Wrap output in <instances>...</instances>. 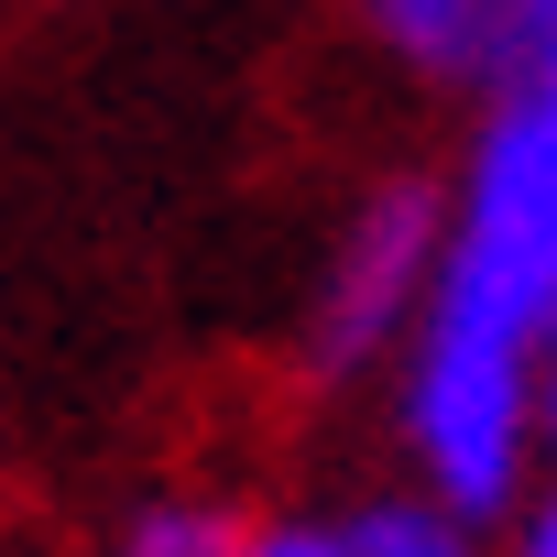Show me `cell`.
I'll list each match as a JSON object with an SVG mask.
<instances>
[{"label":"cell","mask_w":557,"mask_h":557,"mask_svg":"<svg viewBox=\"0 0 557 557\" xmlns=\"http://www.w3.org/2000/svg\"><path fill=\"white\" fill-rule=\"evenodd\" d=\"M546 329H557V77H492L459 164L437 175V273L383 361L405 481L503 524L546 459Z\"/></svg>","instance_id":"obj_1"},{"label":"cell","mask_w":557,"mask_h":557,"mask_svg":"<svg viewBox=\"0 0 557 557\" xmlns=\"http://www.w3.org/2000/svg\"><path fill=\"white\" fill-rule=\"evenodd\" d=\"M426 273H437V175H372L307 262L296 361L318 383H383V361L426 307Z\"/></svg>","instance_id":"obj_2"},{"label":"cell","mask_w":557,"mask_h":557,"mask_svg":"<svg viewBox=\"0 0 557 557\" xmlns=\"http://www.w3.org/2000/svg\"><path fill=\"white\" fill-rule=\"evenodd\" d=\"M350 23L416 88H492V0H350Z\"/></svg>","instance_id":"obj_3"},{"label":"cell","mask_w":557,"mask_h":557,"mask_svg":"<svg viewBox=\"0 0 557 557\" xmlns=\"http://www.w3.org/2000/svg\"><path fill=\"white\" fill-rule=\"evenodd\" d=\"M329 535H339V557H492V524L437 503V492H416V481L329 503Z\"/></svg>","instance_id":"obj_4"},{"label":"cell","mask_w":557,"mask_h":557,"mask_svg":"<svg viewBox=\"0 0 557 557\" xmlns=\"http://www.w3.org/2000/svg\"><path fill=\"white\" fill-rule=\"evenodd\" d=\"M230 535H240V503H219L197 481H164V492L110 513L99 557H230Z\"/></svg>","instance_id":"obj_5"},{"label":"cell","mask_w":557,"mask_h":557,"mask_svg":"<svg viewBox=\"0 0 557 557\" xmlns=\"http://www.w3.org/2000/svg\"><path fill=\"white\" fill-rule=\"evenodd\" d=\"M492 77H557V0H492Z\"/></svg>","instance_id":"obj_6"},{"label":"cell","mask_w":557,"mask_h":557,"mask_svg":"<svg viewBox=\"0 0 557 557\" xmlns=\"http://www.w3.org/2000/svg\"><path fill=\"white\" fill-rule=\"evenodd\" d=\"M492 557H557V448L535 459V481H524L513 513L492 524Z\"/></svg>","instance_id":"obj_7"},{"label":"cell","mask_w":557,"mask_h":557,"mask_svg":"<svg viewBox=\"0 0 557 557\" xmlns=\"http://www.w3.org/2000/svg\"><path fill=\"white\" fill-rule=\"evenodd\" d=\"M230 557H339V535H329V513H240Z\"/></svg>","instance_id":"obj_8"},{"label":"cell","mask_w":557,"mask_h":557,"mask_svg":"<svg viewBox=\"0 0 557 557\" xmlns=\"http://www.w3.org/2000/svg\"><path fill=\"white\" fill-rule=\"evenodd\" d=\"M535 405H546V448H557V329H546V372H535Z\"/></svg>","instance_id":"obj_9"}]
</instances>
